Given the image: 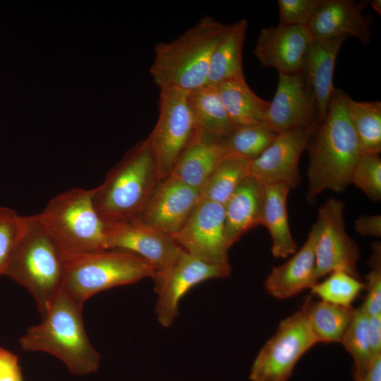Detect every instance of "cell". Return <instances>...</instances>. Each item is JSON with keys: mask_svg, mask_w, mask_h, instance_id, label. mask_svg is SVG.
<instances>
[{"mask_svg": "<svg viewBox=\"0 0 381 381\" xmlns=\"http://www.w3.org/2000/svg\"><path fill=\"white\" fill-rule=\"evenodd\" d=\"M345 93L334 87L326 117L318 123L307 147L309 203L325 190L344 191L362 154L346 111Z\"/></svg>", "mask_w": 381, "mask_h": 381, "instance_id": "1", "label": "cell"}, {"mask_svg": "<svg viewBox=\"0 0 381 381\" xmlns=\"http://www.w3.org/2000/svg\"><path fill=\"white\" fill-rule=\"evenodd\" d=\"M83 307L61 289L42 321L28 328L19 339L25 351H41L55 356L77 375L96 372L101 356L86 333Z\"/></svg>", "mask_w": 381, "mask_h": 381, "instance_id": "2", "label": "cell"}, {"mask_svg": "<svg viewBox=\"0 0 381 381\" xmlns=\"http://www.w3.org/2000/svg\"><path fill=\"white\" fill-rule=\"evenodd\" d=\"M162 179L149 139L145 138L94 188L95 209L105 223L139 217Z\"/></svg>", "mask_w": 381, "mask_h": 381, "instance_id": "3", "label": "cell"}, {"mask_svg": "<svg viewBox=\"0 0 381 381\" xmlns=\"http://www.w3.org/2000/svg\"><path fill=\"white\" fill-rule=\"evenodd\" d=\"M224 27L206 16L175 40L157 44L150 73L159 90L189 92L207 85L211 54Z\"/></svg>", "mask_w": 381, "mask_h": 381, "instance_id": "4", "label": "cell"}, {"mask_svg": "<svg viewBox=\"0 0 381 381\" xmlns=\"http://www.w3.org/2000/svg\"><path fill=\"white\" fill-rule=\"evenodd\" d=\"M65 260L37 214L26 216L24 230L4 270L33 298L42 318L62 289Z\"/></svg>", "mask_w": 381, "mask_h": 381, "instance_id": "5", "label": "cell"}, {"mask_svg": "<svg viewBox=\"0 0 381 381\" xmlns=\"http://www.w3.org/2000/svg\"><path fill=\"white\" fill-rule=\"evenodd\" d=\"M94 188H73L52 198L38 217L64 260L107 249L106 223L93 202Z\"/></svg>", "mask_w": 381, "mask_h": 381, "instance_id": "6", "label": "cell"}, {"mask_svg": "<svg viewBox=\"0 0 381 381\" xmlns=\"http://www.w3.org/2000/svg\"><path fill=\"white\" fill-rule=\"evenodd\" d=\"M155 274V268L142 258L121 250L105 249L66 260L62 289L83 306L99 292L153 279Z\"/></svg>", "mask_w": 381, "mask_h": 381, "instance_id": "7", "label": "cell"}, {"mask_svg": "<svg viewBox=\"0 0 381 381\" xmlns=\"http://www.w3.org/2000/svg\"><path fill=\"white\" fill-rule=\"evenodd\" d=\"M302 308L283 320L253 363L251 381H288L299 359L317 344Z\"/></svg>", "mask_w": 381, "mask_h": 381, "instance_id": "8", "label": "cell"}, {"mask_svg": "<svg viewBox=\"0 0 381 381\" xmlns=\"http://www.w3.org/2000/svg\"><path fill=\"white\" fill-rule=\"evenodd\" d=\"M199 129L188 102V92L160 90L159 116L147 138L162 179L169 176Z\"/></svg>", "mask_w": 381, "mask_h": 381, "instance_id": "9", "label": "cell"}, {"mask_svg": "<svg viewBox=\"0 0 381 381\" xmlns=\"http://www.w3.org/2000/svg\"><path fill=\"white\" fill-rule=\"evenodd\" d=\"M231 272L229 263L209 262L181 248L173 262L153 278L159 322L167 327L171 325L179 313L181 299L191 288L205 280L226 278Z\"/></svg>", "mask_w": 381, "mask_h": 381, "instance_id": "10", "label": "cell"}, {"mask_svg": "<svg viewBox=\"0 0 381 381\" xmlns=\"http://www.w3.org/2000/svg\"><path fill=\"white\" fill-rule=\"evenodd\" d=\"M344 204L331 198L319 209L316 224L318 236L315 247L318 279L334 271H344L360 279L357 243L348 234Z\"/></svg>", "mask_w": 381, "mask_h": 381, "instance_id": "11", "label": "cell"}, {"mask_svg": "<svg viewBox=\"0 0 381 381\" xmlns=\"http://www.w3.org/2000/svg\"><path fill=\"white\" fill-rule=\"evenodd\" d=\"M105 239L107 249L121 250L142 258L155 268L156 274L164 272L181 250L171 236L148 225L139 217L106 223Z\"/></svg>", "mask_w": 381, "mask_h": 381, "instance_id": "12", "label": "cell"}, {"mask_svg": "<svg viewBox=\"0 0 381 381\" xmlns=\"http://www.w3.org/2000/svg\"><path fill=\"white\" fill-rule=\"evenodd\" d=\"M186 252L213 263H229L224 205L201 199L180 229L171 236Z\"/></svg>", "mask_w": 381, "mask_h": 381, "instance_id": "13", "label": "cell"}, {"mask_svg": "<svg viewBox=\"0 0 381 381\" xmlns=\"http://www.w3.org/2000/svg\"><path fill=\"white\" fill-rule=\"evenodd\" d=\"M317 125L278 133L258 157L250 161V176L264 185L285 184L291 189L297 186L301 180L300 157Z\"/></svg>", "mask_w": 381, "mask_h": 381, "instance_id": "14", "label": "cell"}, {"mask_svg": "<svg viewBox=\"0 0 381 381\" xmlns=\"http://www.w3.org/2000/svg\"><path fill=\"white\" fill-rule=\"evenodd\" d=\"M278 74L277 89L262 123L277 134L316 126L319 122L316 103L301 73Z\"/></svg>", "mask_w": 381, "mask_h": 381, "instance_id": "15", "label": "cell"}, {"mask_svg": "<svg viewBox=\"0 0 381 381\" xmlns=\"http://www.w3.org/2000/svg\"><path fill=\"white\" fill-rule=\"evenodd\" d=\"M200 200L199 190L168 176L159 182L139 217L148 225L172 236Z\"/></svg>", "mask_w": 381, "mask_h": 381, "instance_id": "16", "label": "cell"}, {"mask_svg": "<svg viewBox=\"0 0 381 381\" xmlns=\"http://www.w3.org/2000/svg\"><path fill=\"white\" fill-rule=\"evenodd\" d=\"M313 40L308 26L279 24L260 30L253 52L263 66L298 73Z\"/></svg>", "mask_w": 381, "mask_h": 381, "instance_id": "17", "label": "cell"}, {"mask_svg": "<svg viewBox=\"0 0 381 381\" xmlns=\"http://www.w3.org/2000/svg\"><path fill=\"white\" fill-rule=\"evenodd\" d=\"M365 1L323 0L308 28L315 40L353 37L370 42L373 18L363 15Z\"/></svg>", "mask_w": 381, "mask_h": 381, "instance_id": "18", "label": "cell"}, {"mask_svg": "<svg viewBox=\"0 0 381 381\" xmlns=\"http://www.w3.org/2000/svg\"><path fill=\"white\" fill-rule=\"evenodd\" d=\"M318 226L313 225L301 248L284 264L274 267L264 282L267 293L277 299L294 296L317 282L315 247Z\"/></svg>", "mask_w": 381, "mask_h": 381, "instance_id": "19", "label": "cell"}, {"mask_svg": "<svg viewBox=\"0 0 381 381\" xmlns=\"http://www.w3.org/2000/svg\"><path fill=\"white\" fill-rule=\"evenodd\" d=\"M346 39H314L308 48L300 71L316 103L319 122L325 119L328 111L334 89L333 75L335 62Z\"/></svg>", "mask_w": 381, "mask_h": 381, "instance_id": "20", "label": "cell"}, {"mask_svg": "<svg viewBox=\"0 0 381 381\" xmlns=\"http://www.w3.org/2000/svg\"><path fill=\"white\" fill-rule=\"evenodd\" d=\"M264 184L246 177L224 205V236L230 248L250 229L262 224Z\"/></svg>", "mask_w": 381, "mask_h": 381, "instance_id": "21", "label": "cell"}, {"mask_svg": "<svg viewBox=\"0 0 381 381\" xmlns=\"http://www.w3.org/2000/svg\"><path fill=\"white\" fill-rule=\"evenodd\" d=\"M228 157L222 139L199 129L179 156L169 176L200 190L213 170Z\"/></svg>", "mask_w": 381, "mask_h": 381, "instance_id": "22", "label": "cell"}, {"mask_svg": "<svg viewBox=\"0 0 381 381\" xmlns=\"http://www.w3.org/2000/svg\"><path fill=\"white\" fill-rule=\"evenodd\" d=\"M247 27L245 19L225 25L211 54L207 85L217 86L226 80L244 76L243 47Z\"/></svg>", "mask_w": 381, "mask_h": 381, "instance_id": "23", "label": "cell"}, {"mask_svg": "<svg viewBox=\"0 0 381 381\" xmlns=\"http://www.w3.org/2000/svg\"><path fill=\"white\" fill-rule=\"evenodd\" d=\"M291 188L285 184L264 185L262 226L272 238L271 251L275 258H286L297 250L290 230L287 199Z\"/></svg>", "mask_w": 381, "mask_h": 381, "instance_id": "24", "label": "cell"}, {"mask_svg": "<svg viewBox=\"0 0 381 381\" xmlns=\"http://www.w3.org/2000/svg\"><path fill=\"white\" fill-rule=\"evenodd\" d=\"M216 87L235 127L262 123L270 102L258 97L244 76L226 80Z\"/></svg>", "mask_w": 381, "mask_h": 381, "instance_id": "25", "label": "cell"}, {"mask_svg": "<svg viewBox=\"0 0 381 381\" xmlns=\"http://www.w3.org/2000/svg\"><path fill=\"white\" fill-rule=\"evenodd\" d=\"M188 102L198 127L208 135L224 139L236 128L216 86L205 85L188 92Z\"/></svg>", "mask_w": 381, "mask_h": 381, "instance_id": "26", "label": "cell"}, {"mask_svg": "<svg viewBox=\"0 0 381 381\" xmlns=\"http://www.w3.org/2000/svg\"><path fill=\"white\" fill-rule=\"evenodd\" d=\"M318 343L341 341L354 312L352 306H341L307 297L301 307Z\"/></svg>", "mask_w": 381, "mask_h": 381, "instance_id": "27", "label": "cell"}, {"mask_svg": "<svg viewBox=\"0 0 381 381\" xmlns=\"http://www.w3.org/2000/svg\"><path fill=\"white\" fill-rule=\"evenodd\" d=\"M348 116L362 153L380 154L381 151V102H358L346 93L344 96Z\"/></svg>", "mask_w": 381, "mask_h": 381, "instance_id": "28", "label": "cell"}, {"mask_svg": "<svg viewBox=\"0 0 381 381\" xmlns=\"http://www.w3.org/2000/svg\"><path fill=\"white\" fill-rule=\"evenodd\" d=\"M248 176L250 160L228 157L218 164L200 188L201 199L224 205Z\"/></svg>", "mask_w": 381, "mask_h": 381, "instance_id": "29", "label": "cell"}, {"mask_svg": "<svg viewBox=\"0 0 381 381\" xmlns=\"http://www.w3.org/2000/svg\"><path fill=\"white\" fill-rule=\"evenodd\" d=\"M368 315L362 305L355 308L340 341L353 360L354 378L363 376L373 360L368 339Z\"/></svg>", "mask_w": 381, "mask_h": 381, "instance_id": "30", "label": "cell"}, {"mask_svg": "<svg viewBox=\"0 0 381 381\" xmlns=\"http://www.w3.org/2000/svg\"><path fill=\"white\" fill-rule=\"evenodd\" d=\"M277 135L262 123L236 127L222 140L229 156L251 161L272 143Z\"/></svg>", "mask_w": 381, "mask_h": 381, "instance_id": "31", "label": "cell"}, {"mask_svg": "<svg viewBox=\"0 0 381 381\" xmlns=\"http://www.w3.org/2000/svg\"><path fill=\"white\" fill-rule=\"evenodd\" d=\"M364 289L361 279L344 271H334L322 282H317L311 293L322 301L341 306H351Z\"/></svg>", "mask_w": 381, "mask_h": 381, "instance_id": "32", "label": "cell"}, {"mask_svg": "<svg viewBox=\"0 0 381 381\" xmlns=\"http://www.w3.org/2000/svg\"><path fill=\"white\" fill-rule=\"evenodd\" d=\"M353 183L372 201L381 200V158L380 154L362 153L351 174Z\"/></svg>", "mask_w": 381, "mask_h": 381, "instance_id": "33", "label": "cell"}, {"mask_svg": "<svg viewBox=\"0 0 381 381\" xmlns=\"http://www.w3.org/2000/svg\"><path fill=\"white\" fill-rule=\"evenodd\" d=\"M26 223V216L0 206V276L4 274L15 246Z\"/></svg>", "mask_w": 381, "mask_h": 381, "instance_id": "34", "label": "cell"}, {"mask_svg": "<svg viewBox=\"0 0 381 381\" xmlns=\"http://www.w3.org/2000/svg\"><path fill=\"white\" fill-rule=\"evenodd\" d=\"M372 253L368 262L370 270L363 283L367 291L362 304L368 315L381 313V243L375 241L371 245Z\"/></svg>", "mask_w": 381, "mask_h": 381, "instance_id": "35", "label": "cell"}, {"mask_svg": "<svg viewBox=\"0 0 381 381\" xmlns=\"http://www.w3.org/2000/svg\"><path fill=\"white\" fill-rule=\"evenodd\" d=\"M323 0H279V24L308 26Z\"/></svg>", "mask_w": 381, "mask_h": 381, "instance_id": "36", "label": "cell"}, {"mask_svg": "<svg viewBox=\"0 0 381 381\" xmlns=\"http://www.w3.org/2000/svg\"><path fill=\"white\" fill-rule=\"evenodd\" d=\"M355 231L361 236H381V216L362 215L355 220Z\"/></svg>", "mask_w": 381, "mask_h": 381, "instance_id": "37", "label": "cell"}, {"mask_svg": "<svg viewBox=\"0 0 381 381\" xmlns=\"http://www.w3.org/2000/svg\"><path fill=\"white\" fill-rule=\"evenodd\" d=\"M368 332L373 358L381 354V313L368 315Z\"/></svg>", "mask_w": 381, "mask_h": 381, "instance_id": "38", "label": "cell"}, {"mask_svg": "<svg viewBox=\"0 0 381 381\" xmlns=\"http://www.w3.org/2000/svg\"><path fill=\"white\" fill-rule=\"evenodd\" d=\"M354 381H381V354L373 358L367 373Z\"/></svg>", "mask_w": 381, "mask_h": 381, "instance_id": "39", "label": "cell"}, {"mask_svg": "<svg viewBox=\"0 0 381 381\" xmlns=\"http://www.w3.org/2000/svg\"><path fill=\"white\" fill-rule=\"evenodd\" d=\"M370 6L374 8L380 15L381 13V1L380 0H372L369 3Z\"/></svg>", "mask_w": 381, "mask_h": 381, "instance_id": "40", "label": "cell"}]
</instances>
